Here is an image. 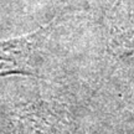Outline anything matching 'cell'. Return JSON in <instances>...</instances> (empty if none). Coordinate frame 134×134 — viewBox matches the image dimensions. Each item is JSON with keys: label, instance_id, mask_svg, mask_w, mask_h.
I'll return each mask as SVG.
<instances>
[{"label": "cell", "instance_id": "obj_1", "mask_svg": "<svg viewBox=\"0 0 134 134\" xmlns=\"http://www.w3.org/2000/svg\"><path fill=\"white\" fill-rule=\"evenodd\" d=\"M11 123L14 134H76L67 115L46 102L18 108Z\"/></svg>", "mask_w": 134, "mask_h": 134}, {"label": "cell", "instance_id": "obj_2", "mask_svg": "<svg viewBox=\"0 0 134 134\" xmlns=\"http://www.w3.org/2000/svg\"><path fill=\"white\" fill-rule=\"evenodd\" d=\"M47 32V27L35 32L0 41V77L8 75L37 76L35 68V53Z\"/></svg>", "mask_w": 134, "mask_h": 134}]
</instances>
